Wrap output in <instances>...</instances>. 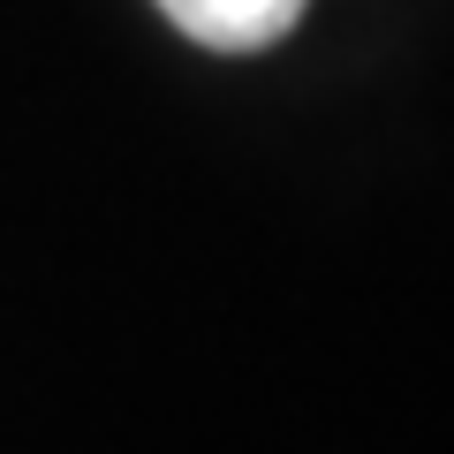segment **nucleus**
Returning <instances> with one entry per match:
<instances>
[{
    "label": "nucleus",
    "mask_w": 454,
    "mask_h": 454,
    "mask_svg": "<svg viewBox=\"0 0 454 454\" xmlns=\"http://www.w3.org/2000/svg\"><path fill=\"white\" fill-rule=\"evenodd\" d=\"M160 8L182 38H197L212 53H258L273 38H288L303 16V0H160Z\"/></svg>",
    "instance_id": "1"
}]
</instances>
